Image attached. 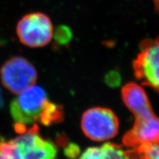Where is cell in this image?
<instances>
[{
  "mask_svg": "<svg viewBox=\"0 0 159 159\" xmlns=\"http://www.w3.org/2000/svg\"><path fill=\"white\" fill-rule=\"evenodd\" d=\"M10 111L19 134L28 125L37 122L49 125L63 118L61 107L51 102L44 89L36 85L18 94L11 103Z\"/></svg>",
  "mask_w": 159,
  "mask_h": 159,
  "instance_id": "obj_1",
  "label": "cell"
},
{
  "mask_svg": "<svg viewBox=\"0 0 159 159\" xmlns=\"http://www.w3.org/2000/svg\"><path fill=\"white\" fill-rule=\"evenodd\" d=\"M0 150L7 159H56V146L43 139L36 125L10 141L0 139Z\"/></svg>",
  "mask_w": 159,
  "mask_h": 159,
  "instance_id": "obj_2",
  "label": "cell"
},
{
  "mask_svg": "<svg viewBox=\"0 0 159 159\" xmlns=\"http://www.w3.org/2000/svg\"><path fill=\"white\" fill-rule=\"evenodd\" d=\"M16 34L20 42L27 47H45L54 37V28L50 18L41 12L27 13L16 25Z\"/></svg>",
  "mask_w": 159,
  "mask_h": 159,
  "instance_id": "obj_3",
  "label": "cell"
},
{
  "mask_svg": "<svg viewBox=\"0 0 159 159\" xmlns=\"http://www.w3.org/2000/svg\"><path fill=\"white\" fill-rule=\"evenodd\" d=\"M119 120L110 109L96 107L87 110L81 119L84 134L95 142H105L114 138L119 131Z\"/></svg>",
  "mask_w": 159,
  "mask_h": 159,
  "instance_id": "obj_4",
  "label": "cell"
},
{
  "mask_svg": "<svg viewBox=\"0 0 159 159\" xmlns=\"http://www.w3.org/2000/svg\"><path fill=\"white\" fill-rule=\"evenodd\" d=\"M37 77V71L34 66L21 56L7 60L0 69L2 84L14 94H19L35 85Z\"/></svg>",
  "mask_w": 159,
  "mask_h": 159,
  "instance_id": "obj_5",
  "label": "cell"
},
{
  "mask_svg": "<svg viewBox=\"0 0 159 159\" xmlns=\"http://www.w3.org/2000/svg\"><path fill=\"white\" fill-rule=\"evenodd\" d=\"M134 66L137 78L159 92V37L143 43Z\"/></svg>",
  "mask_w": 159,
  "mask_h": 159,
  "instance_id": "obj_6",
  "label": "cell"
},
{
  "mask_svg": "<svg viewBox=\"0 0 159 159\" xmlns=\"http://www.w3.org/2000/svg\"><path fill=\"white\" fill-rule=\"evenodd\" d=\"M126 146L136 150L159 143V118L151 113L135 117L133 128L124 137Z\"/></svg>",
  "mask_w": 159,
  "mask_h": 159,
  "instance_id": "obj_7",
  "label": "cell"
},
{
  "mask_svg": "<svg viewBox=\"0 0 159 159\" xmlns=\"http://www.w3.org/2000/svg\"><path fill=\"white\" fill-rule=\"evenodd\" d=\"M124 103L135 117L150 114L153 111L145 91L136 83H128L122 89Z\"/></svg>",
  "mask_w": 159,
  "mask_h": 159,
  "instance_id": "obj_8",
  "label": "cell"
},
{
  "mask_svg": "<svg viewBox=\"0 0 159 159\" xmlns=\"http://www.w3.org/2000/svg\"><path fill=\"white\" fill-rule=\"evenodd\" d=\"M76 159H134L133 150H127L119 145L105 143L101 146L89 148Z\"/></svg>",
  "mask_w": 159,
  "mask_h": 159,
  "instance_id": "obj_9",
  "label": "cell"
},
{
  "mask_svg": "<svg viewBox=\"0 0 159 159\" xmlns=\"http://www.w3.org/2000/svg\"><path fill=\"white\" fill-rule=\"evenodd\" d=\"M134 159H159V143L133 150Z\"/></svg>",
  "mask_w": 159,
  "mask_h": 159,
  "instance_id": "obj_10",
  "label": "cell"
},
{
  "mask_svg": "<svg viewBox=\"0 0 159 159\" xmlns=\"http://www.w3.org/2000/svg\"><path fill=\"white\" fill-rule=\"evenodd\" d=\"M55 40L61 44H66L71 40V30L65 26H61L55 32Z\"/></svg>",
  "mask_w": 159,
  "mask_h": 159,
  "instance_id": "obj_11",
  "label": "cell"
},
{
  "mask_svg": "<svg viewBox=\"0 0 159 159\" xmlns=\"http://www.w3.org/2000/svg\"><path fill=\"white\" fill-rule=\"evenodd\" d=\"M65 154L69 158L74 159L77 158L80 155L79 148L76 144H70L68 146L66 147L65 149Z\"/></svg>",
  "mask_w": 159,
  "mask_h": 159,
  "instance_id": "obj_12",
  "label": "cell"
},
{
  "mask_svg": "<svg viewBox=\"0 0 159 159\" xmlns=\"http://www.w3.org/2000/svg\"><path fill=\"white\" fill-rule=\"evenodd\" d=\"M107 82L111 85L118 84L119 82V76L118 73L111 72L110 75H108V77H107Z\"/></svg>",
  "mask_w": 159,
  "mask_h": 159,
  "instance_id": "obj_13",
  "label": "cell"
},
{
  "mask_svg": "<svg viewBox=\"0 0 159 159\" xmlns=\"http://www.w3.org/2000/svg\"><path fill=\"white\" fill-rule=\"evenodd\" d=\"M153 2L155 4V6H156V9L158 10V11L159 12V0H152Z\"/></svg>",
  "mask_w": 159,
  "mask_h": 159,
  "instance_id": "obj_14",
  "label": "cell"
},
{
  "mask_svg": "<svg viewBox=\"0 0 159 159\" xmlns=\"http://www.w3.org/2000/svg\"><path fill=\"white\" fill-rule=\"evenodd\" d=\"M3 105V99H2V91L0 90V108H2Z\"/></svg>",
  "mask_w": 159,
  "mask_h": 159,
  "instance_id": "obj_15",
  "label": "cell"
},
{
  "mask_svg": "<svg viewBox=\"0 0 159 159\" xmlns=\"http://www.w3.org/2000/svg\"><path fill=\"white\" fill-rule=\"evenodd\" d=\"M0 159H7L1 150H0Z\"/></svg>",
  "mask_w": 159,
  "mask_h": 159,
  "instance_id": "obj_16",
  "label": "cell"
}]
</instances>
